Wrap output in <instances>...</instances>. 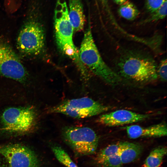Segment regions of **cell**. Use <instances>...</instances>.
<instances>
[{
  "mask_svg": "<svg viewBox=\"0 0 167 167\" xmlns=\"http://www.w3.org/2000/svg\"><path fill=\"white\" fill-rule=\"evenodd\" d=\"M41 0H28L25 16L16 39L19 52L27 57L37 56L45 46L44 28L41 22Z\"/></svg>",
  "mask_w": 167,
  "mask_h": 167,
  "instance_id": "obj_1",
  "label": "cell"
},
{
  "mask_svg": "<svg viewBox=\"0 0 167 167\" xmlns=\"http://www.w3.org/2000/svg\"><path fill=\"white\" fill-rule=\"evenodd\" d=\"M117 67L121 75L137 82H150L158 78L155 61L149 56L139 52L124 54L118 61Z\"/></svg>",
  "mask_w": 167,
  "mask_h": 167,
  "instance_id": "obj_2",
  "label": "cell"
},
{
  "mask_svg": "<svg viewBox=\"0 0 167 167\" xmlns=\"http://www.w3.org/2000/svg\"><path fill=\"white\" fill-rule=\"evenodd\" d=\"M91 31L89 26L84 34L79 51V60L83 65L105 82L112 85L118 84L121 78L103 60L94 42Z\"/></svg>",
  "mask_w": 167,
  "mask_h": 167,
  "instance_id": "obj_3",
  "label": "cell"
},
{
  "mask_svg": "<svg viewBox=\"0 0 167 167\" xmlns=\"http://www.w3.org/2000/svg\"><path fill=\"white\" fill-rule=\"evenodd\" d=\"M54 19L56 40L58 48L82 67L83 65L79 59V51L73 40L74 30L69 20L66 2L61 4L57 2Z\"/></svg>",
  "mask_w": 167,
  "mask_h": 167,
  "instance_id": "obj_4",
  "label": "cell"
},
{
  "mask_svg": "<svg viewBox=\"0 0 167 167\" xmlns=\"http://www.w3.org/2000/svg\"><path fill=\"white\" fill-rule=\"evenodd\" d=\"M110 107L88 97L67 99L50 108L49 112L59 113L77 119L98 115L108 111Z\"/></svg>",
  "mask_w": 167,
  "mask_h": 167,
  "instance_id": "obj_5",
  "label": "cell"
},
{
  "mask_svg": "<svg viewBox=\"0 0 167 167\" xmlns=\"http://www.w3.org/2000/svg\"><path fill=\"white\" fill-rule=\"evenodd\" d=\"M36 115L30 107H11L4 111L2 116L3 130L9 133L24 134L35 128Z\"/></svg>",
  "mask_w": 167,
  "mask_h": 167,
  "instance_id": "obj_6",
  "label": "cell"
},
{
  "mask_svg": "<svg viewBox=\"0 0 167 167\" xmlns=\"http://www.w3.org/2000/svg\"><path fill=\"white\" fill-rule=\"evenodd\" d=\"M64 140L77 153L82 155L93 154L98 144V138L95 131L85 126H67L62 130Z\"/></svg>",
  "mask_w": 167,
  "mask_h": 167,
  "instance_id": "obj_7",
  "label": "cell"
},
{
  "mask_svg": "<svg viewBox=\"0 0 167 167\" xmlns=\"http://www.w3.org/2000/svg\"><path fill=\"white\" fill-rule=\"evenodd\" d=\"M0 74L22 83L25 82L28 73L9 43L0 37Z\"/></svg>",
  "mask_w": 167,
  "mask_h": 167,
  "instance_id": "obj_8",
  "label": "cell"
},
{
  "mask_svg": "<svg viewBox=\"0 0 167 167\" xmlns=\"http://www.w3.org/2000/svg\"><path fill=\"white\" fill-rule=\"evenodd\" d=\"M0 154L6 159L9 167H38L39 162L35 152L19 144L0 146Z\"/></svg>",
  "mask_w": 167,
  "mask_h": 167,
  "instance_id": "obj_9",
  "label": "cell"
},
{
  "mask_svg": "<svg viewBox=\"0 0 167 167\" xmlns=\"http://www.w3.org/2000/svg\"><path fill=\"white\" fill-rule=\"evenodd\" d=\"M152 115L139 113L126 109H119L101 115L97 121L107 126H116L142 121L148 118Z\"/></svg>",
  "mask_w": 167,
  "mask_h": 167,
  "instance_id": "obj_10",
  "label": "cell"
},
{
  "mask_svg": "<svg viewBox=\"0 0 167 167\" xmlns=\"http://www.w3.org/2000/svg\"><path fill=\"white\" fill-rule=\"evenodd\" d=\"M128 137L131 139L143 137H158L167 135L166 124L162 122L147 127L137 125L125 127Z\"/></svg>",
  "mask_w": 167,
  "mask_h": 167,
  "instance_id": "obj_11",
  "label": "cell"
},
{
  "mask_svg": "<svg viewBox=\"0 0 167 167\" xmlns=\"http://www.w3.org/2000/svg\"><path fill=\"white\" fill-rule=\"evenodd\" d=\"M69 17L74 31H81L84 28L85 21L81 0H69Z\"/></svg>",
  "mask_w": 167,
  "mask_h": 167,
  "instance_id": "obj_12",
  "label": "cell"
},
{
  "mask_svg": "<svg viewBox=\"0 0 167 167\" xmlns=\"http://www.w3.org/2000/svg\"><path fill=\"white\" fill-rule=\"evenodd\" d=\"M142 150V147L139 144L121 142L119 154L122 164L134 161L140 156Z\"/></svg>",
  "mask_w": 167,
  "mask_h": 167,
  "instance_id": "obj_13",
  "label": "cell"
},
{
  "mask_svg": "<svg viewBox=\"0 0 167 167\" xmlns=\"http://www.w3.org/2000/svg\"><path fill=\"white\" fill-rule=\"evenodd\" d=\"M166 147L159 146L152 150L147 157L143 167H160L163 158L167 154Z\"/></svg>",
  "mask_w": 167,
  "mask_h": 167,
  "instance_id": "obj_14",
  "label": "cell"
},
{
  "mask_svg": "<svg viewBox=\"0 0 167 167\" xmlns=\"http://www.w3.org/2000/svg\"><path fill=\"white\" fill-rule=\"evenodd\" d=\"M118 13L120 16L129 20L135 19L140 13L136 6L128 1L120 5Z\"/></svg>",
  "mask_w": 167,
  "mask_h": 167,
  "instance_id": "obj_15",
  "label": "cell"
},
{
  "mask_svg": "<svg viewBox=\"0 0 167 167\" xmlns=\"http://www.w3.org/2000/svg\"><path fill=\"white\" fill-rule=\"evenodd\" d=\"M121 142L109 145L101 150L97 154L96 158L99 164L106 158L119 152Z\"/></svg>",
  "mask_w": 167,
  "mask_h": 167,
  "instance_id": "obj_16",
  "label": "cell"
},
{
  "mask_svg": "<svg viewBox=\"0 0 167 167\" xmlns=\"http://www.w3.org/2000/svg\"><path fill=\"white\" fill-rule=\"evenodd\" d=\"M52 149L58 161L66 167H78L71 160L68 154L61 147L54 146Z\"/></svg>",
  "mask_w": 167,
  "mask_h": 167,
  "instance_id": "obj_17",
  "label": "cell"
},
{
  "mask_svg": "<svg viewBox=\"0 0 167 167\" xmlns=\"http://www.w3.org/2000/svg\"><path fill=\"white\" fill-rule=\"evenodd\" d=\"M167 4V0H165L159 8L151 13L149 16L143 21L142 23L155 22L165 18L166 16Z\"/></svg>",
  "mask_w": 167,
  "mask_h": 167,
  "instance_id": "obj_18",
  "label": "cell"
},
{
  "mask_svg": "<svg viewBox=\"0 0 167 167\" xmlns=\"http://www.w3.org/2000/svg\"><path fill=\"white\" fill-rule=\"evenodd\" d=\"M99 164L103 167H121L123 164L118 152L106 158Z\"/></svg>",
  "mask_w": 167,
  "mask_h": 167,
  "instance_id": "obj_19",
  "label": "cell"
},
{
  "mask_svg": "<svg viewBox=\"0 0 167 167\" xmlns=\"http://www.w3.org/2000/svg\"><path fill=\"white\" fill-rule=\"evenodd\" d=\"M167 60L164 58L161 61L157 69L158 77L164 81L167 80Z\"/></svg>",
  "mask_w": 167,
  "mask_h": 167,
  "instance_id": "obj_20",
  "label": "cell"
},
{
  "mask_svg": "<svg viewBox=\"0 0 167 167\" xmlns=\"http://www.w3.org/2000/svg\"><path fill=\"white\" fill-rule=\"evenodd\" d=\"M165 0H145V7L148 12H153L163 4Z\"/></svg>",
  "mask_w": 167,
  "mask_h": 167,
  "instance_id": "obj_21",
  "label": "cell"
},
{
  "mask_svg": "<svg viewBox=\"0 0 167 167\" xmlns=\"http://www.w3.org/2000/svg\"><path fill=\"white\" fill-rule=\"evenodd\" d=\"M101 2L102 4L103 7L105 9V10L109 13V14L111 15L110 11L109 10V8L108 3L107 0H99Z\"/></svg>",
  "mask_w": 167,
  "mask_h": 167,
  "instance_id": "obj_22",
  "label": "cell"
},
{
  "mask_svg": "<svg viewBox=\"0 0 167 167\" xmlns=\"http://www.w3.org/2000/svg\"><path fill=\"white\" fill-rule=\"evenodd\" d=\"M113 1L116 4L120 5L124 3L127 0H113Z\"/></svg>",
  "mask_w": 167,
  "mask_h": 167,
  "instance_id": "obj_23",
  "label": "cell"
},
{
  "mask_svg": "<svg viewBox=\"0 0 167 167\" xmlns=\"http://www.w3.org/2000/svg\"><path fill=\"white\" fill-rule=\"evenodd\" d=\"M0 167H5V164L1 160H0Z\"/></svg>",
  "mask_w": 167,
  "mask_h": 167,
  "instance_id": "obj_24",
  "label": "cell"
}]
</instances>
